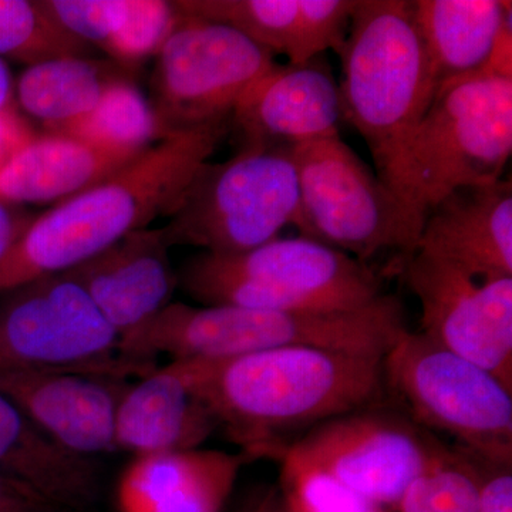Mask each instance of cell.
Masks as SVG:
<instances>
[{"label":"cell","mask_w":512,"mask_h":512,"mask_svg":"<svg viewBox=\"0 0 512 512\" xmlns=\"http://www.w3.org/2000/svg\"><path fill=\"white\" fill-rule=\"evenodd\" d=\"M0 355L6 369L119 380L147 375L156 367L121 359L119 332L66 274L46 276L9 292L0 306Z\"/></svg>","instance_id":"9c48e42d"},{"label":"cell","mask_w":512,"mask_h":512,"mask_svg":"<svg viewBox=\"0 0 512 512\" xmlns=\"http://www.w3.org/2000/svg\"><path fill=\"white\" fill-rule=\"evenodd\" d=\"M229 124L165 137L116 173L35 215L0 259V293L63 274L158 217H170Z\"/></svg>","instance_id":"7a4b0ae2"},{"label":"cell","mask_w":512,"mask_h":512,"mask_svg":"<svg viewBox=\"0 0 512 512\" xmlns=\"http://www.w3.org/2000/svg\"><path fill=\"white\" fill-rule=\"evenodd\" d=\"M289 225L301 228L292 148L244 147L202 164L161 229L170 248L235 255L274 241Z\"/></svg>","instance_id":"8992f818"},{"label":"cell","mask_w":512,"mask_h":512,"mask_svg":"<svg viewBox=\"0 0 512 512\" xmlns=\"http://www.w3.org/2000/svg\"><path fill=\"white\" fill-rule=\"evenodd\" d=\"M63 134L114 153L138 156L163 140L150 100L130 79L111 84L89 116Z\"/></svg>","instance_id":"cb8c5ba5"},{"label":"cell","mask_w":512,"mask_h":512,"mask_svg":"<svg viewBox=\"0 0 512 512\" xmlns=\"http://www.w3.org/2000/svg\"><path fill=\"white\" fill-rule=\"evenodd\" d=\"M336 53L343 121L366 141L377 177L396 194L404 148L437 92L412 0H357Z\"/></svg>","instance_id":"3957f363"},{"label":"cell","mask_w":512,"mask_h":512,"mask_svg":"<svg viewBox=\"0 0 512 512\" xmlns=\"http://www.w3.org/2000/svg\"><path fill=\"white\" fill-rule=\"evenodd\" d=\"M357 0H301L302 32L293 64L309 62L345 42ZM292 64V63H291Z\"/></svg>","instance_id":"f1b7e54d"},{"label":"cell","mask_w":512,"mask_h":512,"mask_svg":"<svg viewBox=\"0 0 512 512\" xmlns=\"http://www.w3.org/2000/svg\"><path fill=\"white\" fill-rule=\"evenodd\" d=\"M156 57L150 104L161 138L229 124L245 90L276 63L237 30L187 15Z\"/></svg>","instance_id":"30bf717a"},{"label":"cell","mask_w":512,"mask_h":512,"mask_svg":"<svg viewBox=\"0 0 512 512\" xmlns=\"http://www.w3.org/2000/svg\"><path fill=\"white\" fill-rule=\"evenodd\" d=\"M478 464L481 470L478 512H512V467L491 466L481 461Z\"/></svg>","instance_id":"f546056e"},{"label":"cell","mask_w":512,"mask_h":512,"mask_svg":"<svg viewBox=\"0 0 512 512\" xmlns=\"http://www.w3.org/2000/svg\"><path fill=\"white\" fill-rule=\"evenodd\" d=\"M254 457L210 448L134 456L121 474L119 512H221Z\"/></svg>","instance_id":"ac0fdd59"},{"label":"cell","mask_w":512,"mask_h":512,"mask_svg":"<svg viewBox=\"0 0 512 512\" xmlns=\"http://www.w3.org/2000/svg\"><path fill=\"white\" fill-rule=\"evenodd\" d=\"M249 512H279L276 508L272 507L271 504H262L255 507L254 510Z\"/></svg>","instance_id":"d590c367"},{"label":"cell","mask_w":512,"mask_h":512,"mask_svg":"<svg viewBox=\"0 0 512 512\" xmlns=\"http://www.w3.org/2000/svg\"><path fill=\"white\" fill-rule=\"evenodd\" d=\"M6 369L5 363H3L2 355H0V370Z\"/></svg>","instance_id":"8d00e7d4"},{"label":"cell","mask_w":512,"mask_h":512,"mask_svg":"<svg viewBox=\"0 0 512 512\" xmlns=\"http://www.w3.org/2000/svg\"><path fill=\"white\" fill-rule=\"evenodd\" d=\"M63 274L82 286L120 336L167 306L178 286L161 228L131 232Z\"/></svg>","instance_id":"9a60e30c"},{"label":"cell","mask_w":512,"mask_h":512,"mask_svg":"<svg viewBox=\"0 0 512 512\" xmlns=\"http://www.w3.org/2000/svg\"><path fill=\"white\" fill-rule=\"evenodd\" d=\"M483 72L512 79V10L505 15L493 52Z\"/></svg>","instance_id":"836d02e7"},{"label":"cell","mask_w":512,"mask_h":512,"mask_svg":"<svg viewBox=\"0 0 512 512\" xmlns=\"http://www.w3.org/2000/svg\"><path fill=\"white\" fill-rule=\"evenodd\" d=\"M191 18L221 23L271 52L296 62L302 32L301 0H181Z\"/></svg>","instance_id":"603a6c76"},{"label":"cell","mask_w":512,"mask_h":512,"mask_svg":"<svg viewBox=\"0 0 512 512\" xmlns=\"http://www.w3.org/2000/svg\"><path fill=\"white\" fill-rule=\"evenodd\" d=\"M383 359L296 346L184 362L218 429L255 460H281L319 424L383 402Z\"/></svg>","instance_id":"6da1fadb"},{"label":"cell","mask_w":512,"mask_h":512,"mask_svg":"<svg viewBox=\"0 0 512 512\" xmlns=\"http://www.w3.org/2000/svg\"><path fill=\"white\" fill-rule=\"evenodd\" d=\"M416 251L485 278L512 276L511 178L447 194L424 217Z\"/></svg>","instance_id":"2e32d148"},{"label":"cell","mask_w":512,"mask_h":512,"mask_svg":"<svg viewBox=\"0 0 512 512\" xmlns=\"http://www.w3.org/2000/svg\"><path fill=\"white\" fill-rule=\"evenodd\" d=\"M511 151L512 79L481 70L440 86L397 175L396 195L417 237L427 212L451 191L503 178Z\"/></svg>","instance_id":"5b68a950"},{"label":"cell","mask_w":512,"mask_h":512,"mask_svg":"<svg viewBox=\"0 0 512 512\" xmlns=\"http://www.w3.org/2000/svg\"><path fill=\"white\" fill-rule=\"evenodd\" d=\"M15 83L8 64L0 57V114L16 111Z\"/></svg>","instance_id":"e575fe53"},{"label":"cell","mask_w":512,"mask_h":512,"mask_svg":"<svg viewBox=\"0 0 512 512\" xmlns=\"http://www.w3.org/2000/svg\"><path fill=\"white\" fill-rule=\"evenodd\" d=\"M177 279L202 306L261 311L352 312L386 295L372 266L302 235L242 254L200 252L178 269Z\"/></svg>","instance_id":"277c9868"},{"label":"cell","mask_w":512,"mask_h":512,"mask_svg":"<svg viewBox=\"0 0 512 512\" xmlns=\"http://www.w3.org/2000/svg\"><path fill=\"white\" fill-rule=\"evenodd\" d=\"M217 429L184 360L154 367L127 384L117 406V450L134 456L198 448Z\"/></svg>","instance_id":"e0dca14e"},{"label":"cell","mask_w":512,"mask_h":512,"mask_svg":"<svg viewBox=\"0 0 512 512\" xmlns=\"http://www.w3.org/2000/svg\"><path fill=\"white\" fill-rule=\"evenodd\" d=\"M126 387V380L82 373L0 370V393L50 439L87 458L117 450L116 413Z\"/></svg>","instance_id":"5bb4252c"},{"label":"cell","mask_w":512,"mask_h":512,"mask_svg":"<svg viewBox=\"0 0 512 512\" xmlns=\"http://www.w3.org/2000/svg\"><path fill=\"white\" fill-rule=\"evenodd\" d=\"M299 184L302 237L370 261L416 252L417 237L402 202L340 136L292 148Z\"/></svg>","instance_id":"ba28073f"},{"label":"cell","mask_w":512,"mask_h":512,"mask_svg":"<svg viewBox=\"0 0 512 512\" xmlns=\"http://www.w3.org/2000/svg\"><path fill=\"white\" fill-rule=\"evenodd\" d=\"M421 306V333L512 390V276L485 278L416 251L397 266Z\"/></svg>","instance_id":"7c38bea8"},{"label":"cell","mask_w":512,"mask_h":512,"mask_svg":"<svg viewBox=\"0 0 512 512\" xmlns=\"http://www.w3.org/2000/svg\"><path fill=\"white\" fill-rule=\"evenodd\" d=\"M291 447L375 505L399 504L448 448L383 402L325 421Z\"/></svg>","instance_id":"8fae6325"},{"label":"cell","mask_w":512,"mask_h":512,"mask_svg":"<svg viewBox=\"0 0 512 512\" xmlns=\"http://www.w3.org/2000/svg\"><path fill=\"white\" fill-rule=\"evenodd\" d=\"M138 156L103 150L67 134H36L0 167V201L19 207L57 204Z\"/></svg>","instance_id":"d6986e66"},{"label":"cell","mask_w":512,"mask_h":512,"mask_svg":"<svg viewBox=\"0 0 512 512\" xmlns=\"http://www.w3.org/2000/svg\"><path fill=\"white\" fill-rule=\"evenodd\" d=\"M480 464L461 450L447 448L399 501L402 512H478Z\"/></svg>","instance_id":"484cf974"},{"label":"cell","mask_w":512,"mask_h":512,"mask_svg":"<svg viewBox=\"0 0 512 512\" xmlns=\"http://www.w3.org/2000/svg\"><path fill=\"white\" fill-rule=\"evenodd\" d=\"M0 512H72L0 471Z\"/></svg>","instance_id":"4dcf8cb0"},{"label":"cell","mask_w":512,"mask_h":512,"mask_svg":"<svg viewBox=\"0 0 512 512\" xmlns=\"http://www.w3.org/2000/svg\"><path fill=\"white\" fill-rule=\"evenodd\" d=\"M281 463V481L291 512H377V505L350 490L325 468L289 447Z\"/></svg>","instance_id":"4316f807"},{"label":"cell","mask_w":512,"mask_h":512,"mask_svg":"<svg viewBox=\"0 0 512 512\" xmlns=\"http://www.w3.org/2000/svg\"><path fill=\"white\" fill-rule=\"evenodd\" d=\"M0 471L67 511L86 510L99 498L100 473L93 458L57 444L2 393Z\"/></svg>","instance_id":"ffe728a7"},{"label":"cell","mask_w":512,"mask_h":512,"mask_svg":"<svg viewBox=\"0 0 512 512\" xmlns=\"http://www.w3.org/2000/svg\"><path fill=\"white\" fill-rule=\"evenodd\" d=\"M511 2L412 0L413 22L437 89L484 69Z\"/></svg>","instance_id":"44dd1931"},{"label":"cell","mask_w":512,"mask_h":512,"mask_svg":"<svg viewBox=\"0 0 512 512\" xmlns=\"http://www.w3.org/2000/svg\"><path fill=\"white\" fill-rule=\"evenodd\" d=\"M33 218L35 214L26 212L23 207L0 201V259L8 254Z\"/></svg>","instance_id":"d6a6232c"},{"label":"cell","mask_w":512,"mask_h":512,"mask_svg":"<svg viewBox=\"0 0 512 512\" xmlns=\"http://www.w3.org/2000/svg\"><path fill=\"white\" fill-rule=\"evenodd\" d=\"M339 84L318 56L301 64L275 63L238 100L229 120L238 148H293L339 136Z\"/></svg>","instance_id":"4fadbf2b"},{"label":"cell","mask_w":512,"mask_h":512,"mask_svg":"<svg viewBox=\"0 0 512 512\" xmlns=\"http://www.w3.org/2000/svg\"><path fill=\"white\" fill-rule=\"evenodd\" d=\"M35 136V131L18 110L0 114V167Z\"/></svg>","instance_id":"1f68e13d"},{"label":"cell","mask_w":512,"mask_h":512,"mask_svg":"<svg viewBox=\"0 0 512 512\" xmlns=\"http://www.w3.org/2000/svg\"><path fill=\"white\" fill-rule=\"evenodd\" d=\"M386 392L420 427L456 440L481 463L512 467V390L424 333H402L384 355Z\"/></svg>","instance_id":"52a82bcc"},{"label":"cell","mask_w":512,"mask_h":512,"mask_svg":"<svg viewBox=\"0 0 512 512\" xmlns=\"http://www.w3.org/2000/svg\"><path fill=\"white\" fill-rule=\"evenodd\" d=\"M93 47L69 35L40 2L0 0V57L35 66L63 57H92Z\"/></svg>","instance_id":"d4e9b609"},{"label":"cell","mask_w":512,"mask_h":512,"mask_svg":"<svg viewBox=\"0 0 512 512\" xmlns=\"http://www.w3.org/2000/svg\"><path fill=\"white\" fill-rule=\"evenodd\" d=\"M128 77L119 63L93 57H63L29 66L15 84L16 106L60 133L89 116L111 84Z\"/></svg>","instance_id":"7402d4cb"},{"label":"cell","mask_w":512,"mask_h":512,"mask_svg":"<svg viewBox=\"0 0 512 512\" xmlns=\"http://www.w3.org/2000/svg\"><path fill=\"white\" fill-rule=\"evenodd\" d=\"M184 19L177 2L130 0L126 22L104 53L113 62L130 69L157 56Z\"/></svg>","instance_id":"83f0119b"}]
</instances>
